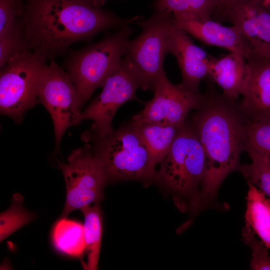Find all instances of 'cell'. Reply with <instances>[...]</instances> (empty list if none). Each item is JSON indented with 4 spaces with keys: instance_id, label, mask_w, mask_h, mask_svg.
<instances>
[{
    "instance_id": "1",
    "label": "cell",
    "mask_w": 270,
    "mask_h": 270,
    "mask_svg": "<svg viewBox=\"0 0 270 270\" xmlns=\"http://www.w3.org/2000/svg\"><path fill=\"white\" fill-rule=\"evenodd\" d=\"M22 18L31 49L50 60L77 42L144 19L120 18L86 0H26Z\"/></svg>"
},
{
    "instance_id": "2",
    "label": "cell",
    "mask_w": 270,
    "mask_h": 270,
    "mask_svg": "<svg viewBox=\"0 0 270 270\" xmlns=\"http://www.w3.org/2000/svg\"><path fill=\"white\" fill-rule=\"evenodd\" d=\"M210 82L204 102L190 120L205 158L198 207L215 198L230 172H240V157L244 150L242 129L248 119L236 100L220 94Z\"/></svg>"
},
{
    "instance_id": "3",
    "label": "cell",
    "mask_w": 270,
    "mask_h": 270,
    "mask_svg": "<svg viewBox=\"0 0 270 270\" xmlns=\"http://www.w3.org/2000/svg\"><path fill=\"white\" fill-rule=\"evenodd\" d=\"M84 138L92 143V152L107 181L156 180L148 150L131 122L104 137L88 132Z\"/></svg>"
},
{
    "instance_id": "4",
    "label": "cell",
    "mask_w": 270,
    "mask_h": 270,
    "mask_svg": "<svg viewBox=\"0 0 270 270\" xmlns=\"http://www.w3.org/2000/svg\"><path fill=\"white\" fill-rule=\"evenodd\" d=\"M132 32L130 25L124 26L97 42L71 52L64 66L76 86L83 105L118 66Z\"/></svg>"
},
{
    "instance_id": "5",
    "label": "cell",
    "mask_w": 270,
    "mask_h": 270,
    "mask_svg": "<svg viewBox=\"0 0 270 270\" xmlns=\"http://www.w3.org/2000/svg\"><path fill=\"white\" fill-rule=\"evenodd\" d=\"M156 171V180L198 208L205 170L204 152L190 120L186 119Z\"/></svg>"
},
{
    "instance_id": "6",
    "label": "cell",
    "mask_w": 270,
    "mask_h": 270,
    "mask_svg": "<svg viewBox=\"0 0 270 270\" xmlns=\"http://www.w3.org/2000/svg\"><path fill=\"white\" fill-rule=\"evenodd\" d=\"M172 14L154 12L149 18L138 22L140 34L130 40L124 58L144 90L152 91L164 70V62L169 54Z\"/></svg>"
},
{
    "instance_id": "7",
    "label": "cell",
    "mask_w": 270,
    "mask_h": 270,
    "mask_svg": "<svg viewBox=\"0 0 270 270\" xmlns=\"http://www.w3.org/2000/svg\"><path fill=\"white\" fill-rule=\"evenodd\" d=\"M48 60L32 50L11 60L0 72V112L15 122L39 103L38 90Z\"/></svg>"
},
{
    "instance_id": "8",
    "label": "cell",
    "mask_w": 270,
    "mask_h": 270,
    "mask_svg": "<svg viewBox=\"0 0 270 270\" xmlns=\"http://www.w3.org/2000/svg\"><path fill=\"white\" fill-rule=\"evenodd\" d=\"M38 98L52 118L55 137L54 151L58 153L65 132L81 122L84 105L70 74L54 60H51L44 70Z\"/></svg>"
},
{
    "instance_id": "9",
    "label": "cell",
    "mask_w": 270,
    "mask_h": 270,
    "mask_svg": "<svg viewBox=\"0 0 270 270\" xmlns=\"http://www.w3.org/2000/svg\"><path fill=\"white\" fill-rule=\"evenodd\" d=\"M58 162L66 187V200L61 218H66L72 211L98 204L102 200L107 180L90 144L72 150L66 162Z\"/></svg>"
},
{
    "instance_id": "10",
    "label": "cell",
    "mask_w": 270,
    "mask_h": 270,
    "mask_svg": "<svg viewBox=\"0 0 270 270\" xmlns=\"http://www.w3.org/2000/svg\"><path fill=\"white\" fill-rule=\"evenodd\" d=\"M101 92L82 111L81 122L90 120V134L104 137L113 131L112 121L118 109L130 100L139 101L136 90L140 84L122 58L118 66L108 78Z\"/></svg>"
},
{
    "instance_id": "11",
    "label": "cell",
    "mask_w": 270,
    "mask_h": 270,
    "mask_svg": "<svg viewBox=\"0 0 270 270\" xmlns=\"http://www.w3.org/2000/svg\"><path fill=\"white\" fill-rule=\"evenodd\" d=\"M152 92L153 98L142 102L144 108L134 115L131 122L158 123L181 126L192 110L202 104L204 94H196L184 88L180 84H174L164 70L158 76Z\"/></svg>"
},
{
    "instance_id": "12",
    "label": "cell",
    "mask_w": 270,
    "mask_h": 270,
    "mask_svg": "<svg viewBox=\"0 0 270 270\" xmlns=\"http://www.w3.org/2000/svg\"><path fill=\"white\" fill-rule=\"evenodd\" d=\"M238 28L256 56L270 58V12L254 0H238L223 16Z\"/></svg>"
},
{
    "instance_id": "13",
    "label": "cell",
    "mask_w": 270,
    "mask_h": 270,
    "mask_svg": "<svg viewBox=\"0 0 270 270\" xmlns=\"http://www.w3.org/2000/svg\"><path fill=\"white\" fill-rule=\"evenodd\" d=\"M188 34L172 21L170 28L169 54L176 59L182 74V86L200 94V84L207 78L215 57L195 44Z\"/></svg>"
},
{
    "instance_id": "14",
    "label": "cell",
    "mask_w": 270,
    "mask_h": 270,
    "mask_svg": "<svg viewBox=\"0 0 270 270\" xmlns=\"http://www.w3.org/2000/svg\"><path fill=\"white\" fill-rule=\"evenodd\" d=\"M172 16L176 26L204 44L241 53L246 60L256 56L249 42L234 26H224L212 19L200 20L190 13Z\"/></svg>"
},
{
    "instance_id": "15",
    "label": "cell",
    "mask_w": 270,
    "mask_h": 270,
    "mask_svg": "<svg viewBox=\"0 0 270 270\" xmlns=\"http://www.w3.org/2000/svg\"><path fill=\"white\" fill-rule=\"evenodd\" d=\"M246 62L240 107L250 120H270V58L254 56Z\"/></svg>"
},
{
    "instance_id": "16",
    "label": "cell",
    "mask_w": 270,
    "mask_h": 270,
    "mask_svg": "<svg viewBox=\"0 0 270 270\" xmlns=\"http://www.w3.org/2000/svg\"><path fill=\"white\" fill-rule=\"evenodd\" d=\"M247 72L244 56L241 53L230 52L215 58L206 78L218 84L224 96L236 100L242 94Z\"/></svg>"
},
{
    "instance_id": "17",
    "label": "cell",
    "mask_w": 270,
    "mask_h": 270,
    "mask_svg": "<svg viewBox=\"0 0 270 270\" xmlns=\"http://www.w3.org/2000/svg\"><path fill=\"white\" fill-rule=\"evenodd\" d=\"M132 124L146 145L151 164L155 168L169 151L182 125L150 122Z\"/></svg>"
},
{
    "instance_id": "18",
    "label": "cell",
    "mask_w": 270,
    "mask_h": 270,
    "mask_svg": "<svg viewBox=\"0 0 270 270\" xmlns=\"http://www.w3.org/2000/svg\"><path fill=\"white\" fill-rule=\"evenodd\" d=\"M248 184L249 189L244 215L246 225L250 226L270 249V199L254 186Z\"/></svg>"
},
{
    "instance_id": "19",
    "label": "cell",
    "mask_w": 270,
    "mask_h": 270,
    "mask_svg": "<svg viewBox=\"0 0 270 270\" xmlns=\"http://www.w3.org/2000/svg\"><path fill=\"white\" fill-rule=\"evenodd\" d=\"M52 239L56 248L68 256L78 258L86 250L84 224L66 218L56 223Z\"/></svg>"
},
{
    "instance_id": "20",
    "label": "cell",
    "mask_w": 270,
    "mask_h": 270,
    "mask_svg": "<svg viewBox=\"0 0 270 270\" xmlns=\"http://www.w3.org/2000/svg\"><path fill=\"white\" fill-rule=\"evenodd\" d=\"M84 214V238L87 262H82L83 268L86 270L98 269V263L102 236V212L98 204L82 208Z\"/></svg>"
},
{
    "instance_id": "21",
    "label": "cell",
    "mask_w": 270,
    "mask_h": 270,
    "mask_svg": "<svg viewBox=\"0 0 270 270\" xmlns=\"http://www.w3.org/2000/svg\"><path fill=\"white\" fill-rule=\"evenodd\" d=\"M32 50L22 17L0 30V68L26 51Z\"/></svg>"
},
{
    "instance_id": "22",
    "label": "cell",
    "mask_w": 270,
    "mask_h": 270,
    "mask_svg": "<svg viewBox=\"0 0 270 270\" xmlns=\"http://www.w3.org/2000/svg\"><path fill=\"white\" fill-rule=\"evenodd\" d=\"M241 137L244 150H253L270 158V119L248 118L242 127Z\"/></svg>"
},
{
    "instance_id": "23",
    "label": "cell",
    "mask_w": 270,
    "mask_h": 270,
    "mask_svg": "<svg viewBox=\"0 0 270 270\" xmlns=\"http://www.w3.org/2000/svg\"><path fill=\"white\" fill-rule=\"evenodd\" d=\"M246 152L252 162L242 165L240 172L248 183L254 186L270 198V158L253 150Z\"/></svg>"
},
{
    "instance_id": "24",
    "label": "cell",
    "mask_w": 270,
    "mask_h": 270,
    "mask_svg": "<svg viewBox=\"0 0 270 270\" xmlns=\"http://www.w3.org/2000/svg\"><path fill=\"white\" fill-rule=\"evenodd\" d=\"M22 202V197L16 194L10 208L0 214V242L33 219L34 216L23 208Z\"/></svg>"
},
{
    "instance_id": "25",
    "label": "cell",
    "mask_w": 270,
    "mask_h": 270,
    "mask_svg": "<svg viewBox=\"0 0 270 270\" xmlns=\"http://www.w3.org/2000/svg\"><path fill=\"white\" fill-rule=\"evenodd\" d=\"M242 236L244 242L252 250V258L250 268L252 270H270V257L268 248L258 240L252 228L245 225L242 230Z\"/></svg>"
},
{
    "instance_id": "26",
    "label": "cell",
    "mask_w": 270,
    "mask_h": 270,
    "mask_svg": "<svg viewBox=\"0 0 270 270\" xmlns=\"http://www.w3.org/2000/svg\"><path fill=\"white\" fill-rule=\"evenodd\" d=\"M25 9L26 0H0V30L22 17Z\"/></svg>"
},
{
    "instance_id": "27",
    "label": "cell",
    "mask_w": 270,
    "mask_h": 270,
    "mask_svg": "<svg viewBox=\"0 0 270 270\" xmlns=\"http://www.w3.org/2000/svg\"><path fill=\"white\" fill-rule=\"evenodd\" d=\"M190 12L200 20L212 19L218 6V0H188Z\"/></svg>"
},
{
    "instance_id": "28",
    "label": "cell",
    "mask_w": 270,
    "mask_h": 270,
    "mask_svg": "<svg viewBox=\"0 0 270 270\" xmlns=\"http://www.w3.org/2000/svg\"><path fill=\"white\" fill-rule=\"evenodd\" d=\"M152 7L154 12L190 13L188 0H154Z\"/></svg>"
},
{
    "instance_id": "29",
    "label": "cell",
    "mask_w": 270,
    "mask_h": 270,
    "mask_svg": "<svg viewBox=\"0 0 270 270\" xmlns=\"http://www.w3.org/2000/svg\"><path fill=\"white\" fill-rule=\"evenodd\" d=\"M237 0H218V8L212 20L218 22H221L223 16Z\"/></svg>"
},
{
    "instance_id": "30",
    "label": "cell",
    "mask_w": 270,
    "mask_h": 270,
    "mask_svg": "<svg viewBox=\"0 0 270 270\" xmlns=\"http://www.w3.org/2000/svg\"><path fill=\"white\" fill-rule=\"evenodd\" d=\"M261 6L270 12V0H254Z\"/></svg>"
},
{
    "instance_id": "31",
    "label": "cell",
    "mask_w": 270,
    "mask_h": 270,
    "mask_svg": "<svg viewBox=\"0 0 270 270\" xmlns=\"http://www.w3.org/2000/svg\"><path fill=\"white\" fill-rule=\"evenodd\" d=\"M92 4L101 7L105 2H106V0H86Z\"/></svg>"
},
{
    "instance_id": "32",
    "label": "cell",
    "mask_w": 270,
    "mask_h": 270,
    "mask_svg": "<svg viewBox=\"0 0 270 270\" xmlns=\"http://www.w3.org/2000/svg\"><path fill=\"white\" fill-rule=\"evenodd\" d=\"M107 0H106V1H107Z\"/></svg>"
}]
</instances>
